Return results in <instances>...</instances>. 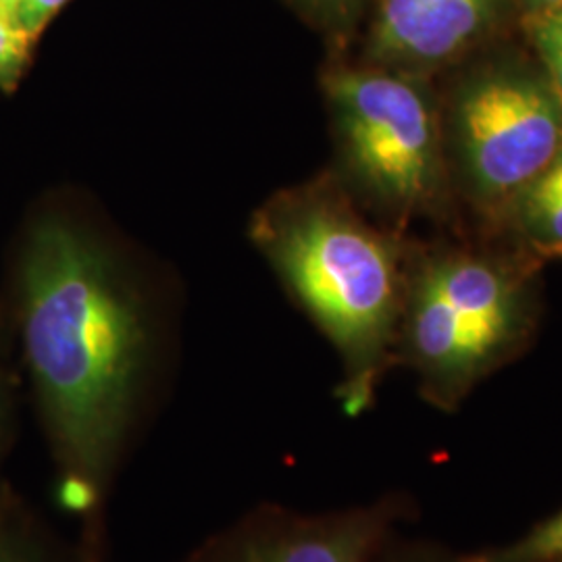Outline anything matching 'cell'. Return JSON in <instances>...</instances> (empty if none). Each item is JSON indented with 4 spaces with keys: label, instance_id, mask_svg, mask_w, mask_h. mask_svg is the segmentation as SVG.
<instances>
[{
    "label": "cell",
    "instance_id": "cell-2",
    "mask_svg": "<svg viewBox=\"0 0 562 562\" xmlns=\"http://www.w3.org/2000/svg\"><path fill=\"white\" fill-rule=\"evenodd\" d=\"M261 234L281 273L346 362V413L373 396L398 313L392 252L371 229L331 206H304Z\"/></svg>",
    "mask_w": 562,
    "mask_h": 562
},
{
    "label": "cell",
    "instance_id": "cell-15",
    "mask_svg": "<svg viewBox=\"0 0 562 562\" xmlns=\"http://www.w3.org/2000/svg\"><path fill=\"white\" fill-rule=\"evenodd\" d=\"M371 562H436V561H425V559H419V557H411V554H385V543L382 546V550L375 554V559ZM487 562V561H483Z\"/></svg>",
    "mask_w": 562,
    "mask_h": 562
},
{
    "label": "cell",
    "instance_id": "cell-7",
    "mask_svg": "<svg viewBox=\"0 0 562 562\" xmlns=\"http://www.w3.org/2000/svg\"><path fill=\"white\" fill-rule=\"evenodd\" d=\"M501 0H382L371 46L380 59L440 63L482 36Z\"/></svg>",
    "mask_w": 562,
    "mask_h": 562
},
{
    "label": "cell",
    "instance_id": "cell-4",
    "mask_svg": "<svg viewBox=\"0 0 562 562\" xmlns=\"http://www.w3.org/2000/svg\"><path fill=\"white\" fill-rule=\"evenodd\" d=\"M517 323V290L498 269L480 261L442 262L417 290L408 344L427 375L467 380L513 340Z\"/></svg>",
    "mask_w": 562,
    "mask_h": 562
},
{
    "label": "cell",
    "instance_id": "cell-9",
    "mask_svg": "<svg viewBox=\"0 0 562 562\" xmlns=\"http://www.w3.org/2000/svg\"><path fill=\"white\" fill-rule=\"evenodd\" d=\"M519 215L533 240L550 250H562V148L519 192Z\"/></svg>",
    "mask_w": 562,
    "mask_h": 562
},
{
    "label": "cell",
    "instance_id": "cell-14",
    "mask_svg": "<svg viewBox=\"0 0 562 562\" xmlns=\"http://www.w3.org/2000/svg\"><path fill=\"white\" fill-rule=\"evenodd\" d=\"M15 413H13V404H11V396L7 392V387L0 383V490L7 485V477H4V469L9 457L15 448Z\"/></svg>",
    "mask_w": 562,
    "mask_h": 562
},
{
    "label": "cell",
    "instance_id": "cell-11",
    "mask_svg": "<svg viewBox=\"0 0 562 562\" xmlns=\"http://www.w3.org/2000/svg\"><path fill=\"white\" fill-rule=\"evenodd\" d=\"M32 41L21 32L20 27L0 13V88L11 92L30 57Z\"/></svg>",
    "mask_w": 562,
    "mask_h": 562
},
{
    "label": "cell",
    "instance_id": "cell-1",
    "mask_svg": "<svg viewBox=\"0 0 562 562\" xmlns=\"http://www.w3.org/2000/svg\"><path fill=\"white\" fill-rule=\"evenodd\" d=\"M23 357L81 542L106 559L109 504L153 413L161 334L148 302L76 227L42 222L21 265Z\"/></svg>",
    "mask_w": 562,
    "mask_h": 562
},
{
    "label": "cell",
    "instance_id": "cell-10",
    "mask_svg": "<svg viewBox=\"0 0 562 562\" xmlns=\"http://www.w3.org/2000/svg\"><path fill=\"white\" fill-rule=\"evenodd\" d=\"M487 562H562V513Z\"/></svg>",
    "mask_w": 562,
    "mask_h": 562
},
{
    "label": "cell",
    "instance_id": "cell-16",
    "mask_svg": "<svg viewBox=\"0 0 562 562\" xmlns=\"http://www.w3.org/2000/svg\"><path fill=\"white\" fill-rule=\"evenodd\" d=\"M21 0H0V13L15 23V13L20 9Z\"/></svg>",
    "mask_w": 562,
    "mask_h": 562
},
{
    "label": "cell",
    "instance_id": "cell-8",
    "mask_svg": "<svg viewBox=\"0 0 562 562\" xmlns=\"http://www.w3.org/2000/svg\"><path fill=\"white\" fill-rule=\"evenodd\" d=\"M0 562H106L90 546L69 538L9 483L0 490Z\"/></svg>",
    "mask_w": 562,
    "mask_h": 562
},
{
    "label": "cell",
    "instance_id": "cell-17",
    "mask_svg": "<svg viewBox=\"0 0 562 562\" xmlns=\"http://www.w3.org/2000/svg\"><path fill=\"white\" fill-rule=\"evenodd\" d=\"M552 15H557V18H561L562 20V9H559V11H557V13H552Z\"/></svg>",
    "mask_w": 562,
    "mask_h": 562
},
{
    "label": "cell",
    "instance_id": "cell-3",
    "mask_svg": "<svg viewBox=\"0 0 562 562\" xmlns=\"http://www.w3.org/2000/svg\"><path fill=\"white\" fill-rule=\"evenodd\" d=\"M352 167L383 201L415 206L438 181V140L422 90L404 78L341 69L329 78Z\"/></svg>",
    "mask_w": 562,
    "mask_h": 562
},
{
    "label": "cell",
    "instance_id": "cell-5",
    "mask_svg": "<svg viewBox=\"0 0 562 562\" xmlns=\"http://www.w3.org/2000/svg\"><path fill=\"white\" fill-rule=\"evenodd\" d=\"M459 130L467 167L483 192L519 194L562 148V99L543 81L490 76L467 88Z\"/></svg>",
    "mask_w": 562,
    "mask_h": 562
},
{
    "label": "cell",
    "instance_id": "cell-6",
    "mask_svg": "<svg viewBox=\"0 0 562 562\" xmlns=\"http://www.w3.org/2000/svg\"><path fill=\"white\" fill-rule=\"evenodd\" d=\"M398 513L390 501L319 515L255 504L176 562H371Z\"/></svg>",
    "mask_w": 562,
    "mask_h": 562
},
{
    "label": "cell",
    "instance_id": "cell-13",
    "mask_svg": "<svg viewBox=\"0 0 562 562\" xmlns=\"http://www.w3.org/2000/svg\"><path fill=\"white\" fill-rule=\"evenodd\" d=\"M67 0H21L15 13V25L34 42L41 36L42 30L48 25Z\"/></svg>",
    "mask_w": 562,
    "mask_h": 562
},
{
    "label": "cell",
    "instance_id": "cell-12",
    "mask_svg": "<svg viewBox=\"0 0 562 562\" xmlns=\"http://www.w3.org/2000/svg\"><path fill=\"white\" fill-rule=\"evenodd\" d=\"M536 44L550 74V86L562 99V20L548 13L536 27Z\"/></svg>",
    "mask_w": 562,
    "mask_h": 562
},
{
    "label": "cell",
    "instance_id": "cell-18",
    "mask_svg": "<svg viewBox=\"0 0 562 562\" xmlns=\"http://www.w3.org/2000/svg\"><path fill=\"white\" fill-rule=\"evenodd\" d=\"M322 2H341V0H322Z\"/></svg>",
    "mask_w": 562,
    "mask_h": 562
}]
</instances>
